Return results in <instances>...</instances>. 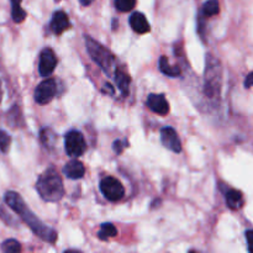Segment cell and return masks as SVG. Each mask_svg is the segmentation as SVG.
I'll list each match as a JSON object with an SVG mask.
<instances>
[{"mask_svg": "<svg viewBox=\"0 0 253 253\" xmlns=\"http://www.w3.org/2000/svg\"><path fill=\"white\" fill-rule=\"evenodd\" d=\"M136 0H115V6L119 11H130L135 7Z\"/></svg>", "mask_w": 253, "mask_h": 253, "instance_id": "22", "label": "cell"}, {"mask_svg": "<svg viewBox=\"0 0 253 253\" xmlns=\"http://www.w3.org/2000/svg\"><path fill=\"white\" fill-rule=\"evenodd\" d=\"M85 46L89 56L94 62L103 69L104 73L110 76L115 66V57L106 47L101 46L99 42L94 41L91 37L85 36Z\"/></svg>", "mask_w": 253, "mask_h": 253, "instance_id": "4", "label": "cell"}, {"mask_svg": "<svg viewBox=\"0 0 253 253\" xmlns=\"http://www.w3.org/2000/svg\"><path fill=\"white\" fill-rule=\"evenodd\" d=\"M253 85V73H250L249 76H247L246 81H245V86L246 88H250V86Z\"/></svg>", "mask_w": 253, "mask_h": 253, "instance_id": "27", "label": "cell"}, {"mask_svg": "<svg viewBox=\"0 0 253 253\" xmlns=\"http://www.w3.org/2000/svg\"><path fill=\"white\" fill-rule=\"evenodd\" d=\"M2 253H21V245L17 240L7 239L1 244Z\"/></svg>", "mask_w": 253, "mask_h": 253, "instance_id": "21", "label": "cell"}, {"mask_svg": "<svg viewBox=\"0 0 253 253\" xmlns=\"http://www.w3.org/2000/svg\"><path fill=\"white\" fill-rule=\"evenodd\" d=\"M220 11V5L217 0H209L203 5L202 9V16L203 17H210L217 15Z\"/></svg>", "mask_w": 253, "mask_h": 253, "instance_id": "20", "label": "cell"}, {"mask_svg": "<svg viewBox=\"0 0 253 253\" xmlns=\"http://www.w3.org/2000/svg\"><path fill=\"white\" fill-rule=\"evenodd\" d=\"M124 148H125V143H124L123 141H120V140L114 141V143H113V150H114V152L116 153V155H120V153L123 152Z\"/></svg>", "mask_w": 253, "mask_h": 253, "instance_id": "25", "label": "cell"}, {"mask_svg": "<svg viewBox=\"0 0 253 253\" xmlns=\"http://www.w3.org/2000/svg\"><path fill=\"white\" fill-rule=\"evenodd\" d=\"M64 253H82L81 251H77V250H67Z\"/></svg>", "mask_w": 253, "mask_h": 253, "instance_id": "29", "label": "cell"}, {"mask_svg": "<svg viewBox=\"0 0 253 253\" xmlns=\"http://www.w3.org/2000/svg\"><path fill=\"white\" fill-rule=\"evenodd\" d=\"M100 190L104 197L110 202H119L125 195L123 184L114 177H105L100 182Z\"/></svg>", "mask_w": 253, "mask_h": 253, "instance_id": "6", "label": "cell"}, {"mask_svg": "<svg viewBox=\"0 0 253 253\" xmlns=\"http://www.w3.org/2000/svg\"><path fill=\"white\" fill-rule=\"evenodd\" d=\"M189 253H197L195 251H189Z\"/></svg>", "mask_w": 253, "mask_h": 253, "instance_id": "30", "label": "cell"}, {"mask_svg": "<svg viewBox=\"0 0 253 253\" xmlns=\"http://www.w3.org/2000/svg\"><path fill=\"white\" fill-rule=\"evenodd\" d=\"M116 235H118V229L113 224H110V222L101 224L100 230L98 232V237L101 241H106V240L111 239V237H115Z\"/></svg>", "mask_w": 253, "mask_h": 253, "instance_id": "18", "label": "cell"}, {"mask_svg": "<svg viewBox=\"0 0 253 253\" xmlns=\"http://www.w3.org/2000/svg\"><path fill=\"white\" fill-rule=\"evenodd\" d=\"M57 94V83L54 79L47 78L39 84L35 89V100L36 103L44 105L48 104Z\"/></svg>", "mask_w": 253, "mask_h": 253, "instance_id": "7", "label": "cell"}, {"mask_svg": "<svg viewBox=\"0 0 253 253\" xmlns=\"http://www.w3.org/2000/svg\"><path fill=\"white\" fill-rule=\"evenodd\" d=\"M130 26L137 34H146L150 31V24L142 12H133L130 16Z\"/></svg>", "mask_w": 253, "mask_h": 253, "instance_id": "13", "label": "cell"}, {"mask_svg": "<svg viewBox=\"0 0 253 253\" xmlns=\"http://www.w3.org/2000/svg\"><path fill=\"white\" fill-rule=\"evenodd\" d=\"M63 173L69 179H81L85 173V168H84L83 163L79 162L78 160H72L66 163V166L63 167Z\"/></svg>", "mask_w": 253, "mask_h": 253, "instance_id": "12", "label": "cell"}, {"mask_svg": "<svg viewBox=\"0 0 253 253\" xmlns=\"http://www.w3.org/2000/svg\"><path fill=\"white\" fill-rule=\"evenodd\" d=\"M93 1L94 0H79V2H81L83 6H89V5H90Z\"/></svg>", "mask_w": 253, "mask_h": 253, "instance_id": "28", "label": "cell"}, {"mask_svg": "<svg viewBox=\"0 0 253 253\" xmlns=\"http://www.w3.org/2000/svg\"><path fill=\"white\" fill-rule=\"evenodd\" d=\"M114 78H115L116 85H118L121 94H123L124 96H127L128 90H130V77H128L125 72L120 71V69H116L115 73H114Z\"/></svg>", "mask_w": 253, "mask_h": 253, "instance_id": "15", "label": "cell"}, {"mask_svg": "<svg viewBox=\"0 0 253 253\" xmlns=\"http://www.w3.org/2000/svg\"><path fill=\"white\" fill-rule=\"evenodd\" d=\"M0 217H1V219L4 220V221L6 222V224H9V225H14L15 224L14 219H12V217L10 216L9 212L5 211L4 208H1V207H0Z\"/></svg>", "mask_w": 253, "mask_h": 253, "instance_id": "24", "label": "cell"}, {"mask_svg": "<svg viewBox=\"0 0 253 253\" xmlns=\"http://www.w3.org/2000/svg\"><path fill=\"white\" fill-rule=\"evenodd\" d=\"M221 86H222V67L219 59L211 53L207 54V61H205V71H204V90L205 96L209 100L217 103L221 96Z\"/></svg>", "mask_w": 253, "mask_h": 253, "instance_id": "2", "label": "cell"}, {"mask_svg": "<svg viewBox=\"0 0 253 253\" xmlns=\"http://www.w3.org/2000/svg\"><path fill=\"white\" fill-rule=\"evenodd\" d=\"M5 203L11 210H14L17 215L22 219V221L31 229L36 236H39L42 241L48 242V244H54L57 241L58 234L54 231L52 227L47 226L46 224L41 221L34 212L30 210L26 203L21 198V195L16 192H7L5 194Z\"/></svg>", "mask_w": 253, "mask_h": 253, "instance_id": "1", "label": "cell"}, {"mask_svg": "<svg viewBox=\"0 0 253 253\" xmlns=\"http://www.w3.org/2000/svg\"><path fill=\"white\" fill-rule=\"evenodd\" d=\"M36 189L40 197L48 203H57L63 198V180L54 168L44 170L37 179Z\"/></svg>", "mask_w": 253, "mask_h": 253, "instance_id": "3", "label": "cell"}, {"mask_svg": "<svg viewBox=\"0 0 253 253\" xmlns=\"http://www.w3.org/2000/svg\"><path fill=\"white\" fill-rule=\"evenodd\" d=\"M11 1V16L12 20H14L16 24H20L25 20L26 17V12L21 7V0H10Z\"/></svg>", "mask_w": 253, "mask_h": 253, "instance_id": "19", "label": "cell"}, {"mask_svg": "<svg viewBox=\"0 0 253 253\" xmlns=\"http://www.w3.org/2000/svg\"><path fill=\"white\" fill-rule=\"evenodd\" d=\"M146 104L153 113L158 114V115L165 116L169 113V104H168L165 94H150Z\"/></svg>", "mask_w": 253, "mask_h": 253, "instance_id": "10", "label": "cell"}, {"mask_svg": "<svg viewBox=\"0 0 253 253\" xmlns=\"http://www.w3.org/2000/svg\"><path fill=\"white\" fill-rule=\"evenodd\" d=\"M225 199H226L227 207L232 210L241 209L242 205H244V195L237 189L227 190L226 194H225Z\"/></svg>", "mask_w": 253, "mask_h": 253, "instance_id": "14", "label": "cell"}, {"mask_svg": "<svg viewBox=\"0 0 253 253\" xmlns=\"http://www.w3.org/2000/svg\"><path fill=\"white\" fill-rule=\"evenodd\" d=\"M158 64H160L161 72H162L163 74H166V76L172 77V78H175V77H179L180 74H182V71H180L179 67L172 66V64L169 63V61H168V58L166 56L161 57Z\"/></svg>", "mask_w": 253, "mask_h": 253, "instance_id": "16", "label": "cell"}, {"mask_svg": "<svg viewBox=\"0 0 253 253\" xmlns=\"http://www.w3.org/2000/svg\"><path fill=\"white\" fill-rule=\"evenodd\" d=\"M246 240H247V246H249V252L253 253V230H247Z\"/></svg>", "mask_w": 253, "mask_h": 253, "instance_id": "26", "label": "cell"}, {"mask_svg": "<svg viewBox=\"0 0 253 253\" xmlns=\"http://www.w3.org/2000/svg\"><path fill=\"white\" fill-rule=\"evenodd\" d=\"M57 66V57L51 48H44L40 54L39 72L42 77H49Z\"/></svg>", "mask_w": 253, "mask_h": 253, "instance_id": "8", "label": "cell"}, {"mask_svg": "<svg viewBox=\"0 0 253 253\" xmlns=\"http://www.w3.org/2000/svg\"><path fill=\"white\" fill-rule=\"evenodd\" d=\"M161 142L167 150L172 151V152L179 153L182 151V142L179 140V136L172 127L166 126L161 130Z\"/></svg>", "mask_w": 253, "mask_h": 253, "instance_id": "9", "label": "cell"}, {"mask_svg": "<svg viewBox=\"0 0 253 253\" xmlns=\"http://www.w3.org/2000/svg\"><path fill=\"white\" fill-rule=\"evenodd\" d=\"M40 140L43 143V146L46 148H52L56 143L57 136L54 133V131L49 127L42 128L41 132H40Z\"/></svg>", "mask_w": 253, "mask_h": 253, "instance_id": "17", "label": "cell"}, {"mask_svg": "<svg viewBox=\"0 0 253 253\" xmlns=\"http://www.w3.org/2000/svg\"><path fill=\"white\" fill-rule=\"evenodd\" d=\"M71 22H69V17L66 12L63 11H56L52 16L51 20V30L53 34L61 35L63 34L66 30L69 29Z\"/></svg>", "mask_w": 253, "mask_h": 253, "instance_id": "11", "label": "cell"}, {"mask_svg": "<svg viewBox=\"0 0 253 253\" xmlns=\"http://www.w3.org/2000/svg\"><path fill=\"white\" fill-rule=\"evenodd\" d=\"M10 142H11V138H10L9 133L0 130V151L1 152H6L10 146Z\"/></svg>", "mask_w": 253, "mask_h": 253, "instance_id": "23", "label": "cell"}, {"mask_svg": "<svg viewBox=\"0 0 253 253\" xmlns=\"http://www.w3.org/2000/svg\"><path fill=\"white\" fill-rule=\"evenodd\" d=\"M64 148H66L67 155L71 156V157H81L86 150V143L82 132L76 130L67 132L64 136Z\"/></svg>", "mask_w": 253, "mask_h": 253, "instance_id": "5", "label": "cell"}]
</instances>
